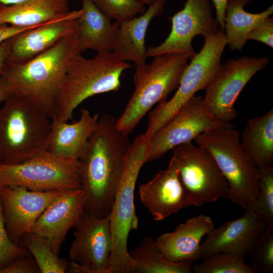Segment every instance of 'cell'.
Instances as JSON below:
<instances>
[{
	"label": "cell",
	"mask_w": 273,
	"mask_h": 273,
	"mask_svg": "<svg viewBox=\"0 0 273 273\" xmlns=\"http://www.w3.org/2000/svg\"><path fill=\"white\" fill-rule=\"evenodd\" d=\"M130 144L113 115L99 117L79 159L85 212L99 217L109 215Z\"/></svg>",
	"instance_id": "1"
},
{
	"label": "cell",
	"mask_w": 273,
	"mask_h": 273,
	"mask_svg": "<svg viewBox=\"0 0 273 273\" xmlns=\"http://www.w3.org/2000/svg\"><path fill=\"white\" fill-rule=\"evenodd\" d=\"M82 53L76 31L29 60L6 63L0 74L9 96L28 100L51 118L68 69Z\"/></svg>",
	"instance_id": "2"
},
{
	"label": "cell",
	"mask_w": 273,
	"mask_h": 273,
	"mask_svg": "<svg viewBox=\"0 0 273 273\" xmlns=\"http://www.w3.org/2000/svg\"><path fill=\"white\" fill-rule=\"evenodd\" d=\"M151 139V136L145 132L137 136L130 144L126 156L109 214L112 247L108 273L134 272L127 241L130 231L138 227L134 190L141 169L147 162Z\"/></svg>",
	"instance_id": "3"
},
{
	"label": "cell",
	"mask_w": 273,
	"mask_h": 273,
	"mask_svg": "<svg viewBox=\"0 0 273 273\" xmlns=\"http://www.w3.org/2000/svg\"><path fill=\"white\" fill-rule=\"evenodd\" d=\"M131 67L112 52L97 53L90 59L77 55L66 73L52 117L68 122L72 119L75 109L86 99L118 90L123 72Z\"/></svg>",
	"instance_id": "4"
},
{
	"label": "cell",
	"mask_w": 273,
	"mask_h": 273,
	"mask_svg": "<svg viewBox=\"0 0 273 273\" xmlns=\"http://www.w3.org/2000/svg\"><path fill=\"white\" fill-rule=\"evenodd\" d=\"M50 118L28 100L9 96L0 108V162L19 163L43 151Z\"/></svg>",
	"instance_id": "5"
},
{
	"label": "cell",
	"mask_w": 273,
	"mask_h": 273,
	"mask_svg": "<svg viewBox=\"0 0 273 273\" xmlns=\"http://www.w3.org/2000/svg\"><path fill=\"white\" fill-rule=\"evenodd\" d=\"M189 59L184 54H165L136 66L133 92L116 120L119 130L128 135L154 105L166 100L178 87Z\"/></svg>",
	"instance_id": "6"
},
{
	"label": "cell",
	"mask_w": 273,
	"mask_h": 273,
	"mask_svg": "<svg viewBox=\"0 0 273 273\" xmlns=\"http://www.w3.org/2000/svg\"><path fill=\"white\" fill-rule=\"evenodd\" d=\"M194 141L212 155L229 185L231 202L244 209L252 207L258 196L259 169L240 143V134L231 124L205 131Z\"/></svg>",
	"instance_id": "7"
},
{
	"label": "cell",
	"mask_w": 273,
	"mask_h": 273,
	"mask_svg": "<svg viewBox=\"0 0 273 273\" xmlns=\"http://www.w3.org/2000/svg\"><path fill=\"white\" fill-rule=\"evenodd\" d=\"M226 44L225 34L221 30L204 38L202 48L188 64L173 96L159 103L149 113L146 134L152 137L198 91L206 89L221 64V58Z\"/></svg>",
	"instance_id": "8"
},
{
	"label": "cell",
	"mask_w": 273,
	"mask_h": 273,
	"mask_svg": "<svg viewBox=\"0 0 273 273\" xmlns=\"http://www.w3.org/2000/svg\"><path fill=\"white\" fill-rule=\"evenodd\" d=\"M20 186L37 191L81 189L79 160L45 150L23 162H0V188Z\"/></svg>",
	"instance_id": "9"
},
{
	"label": "cell",
	"mask_w": 273,
	"mask_h": 273,
	"mask_svg": "<svg viewBox=\"0 0 273 273\" xmlns=\"http://www.w3.org/2000/svg\"><path fill=\"white\" fill-rule=\"evenodd\" d=\"M171 161L192 205L202 206L220 198H228L229 185L214 158L192 141L171 150Z\"/></svg>",
	"instance_id": "10"
},
{
	"label": "cell",
	"mask_w": 273,
	"mask_h": 273,
	"mask_svg": "<svg viewBox=\"0 0 273 273\" xmlns=\"http://www.w3.org/2000/svg\"><path fill=\"white\" fill-rule=\"evenodd\" d=\"M269 62L266 57H242L221 64L203 98L208 113L220 121L230 123L237 115L234 105L240 94L251 78Z\"/></svg>",
	"instance_id": "11"
},
{
	"label": "cell",
	"mask_w": 273,
	"mask_h": 273,
	"mask_svg": "<svg viewBox=\"0 0 273 273\" xmlns=\"http://www.w3.org/2000/svg\"><path fill=\"white\" fill-rule=\"evenodd\" d=\"M74 228L68 270L108 273L112 247L109 215L99 217L84 212Z\"/></svg>",
	"instance_id": "12"
},
{
	"label": "cell",
	"mask_w": 273,
	"mask_h": 273,
	"mask_svg": "<svg viewBox=\"0 0 273 273\" xmlns=\"http://www.w3.org/2000/svg\"><path fill=\"white\" fill-rule=\"evenodd\" d=\"M230 125L210 115L203 98L195 95L151 137L147 162L162 157L179 145L194 141L205 131Z\"/></svg>",
	"instance_id": "13"
},
{
	"label": "cell",
	"mask_w": 273,
	"mask_h": 273,
	"mask_svg": "<svg viewBox=\"0 0 273 273\" xmlns=\"http://www.w3.org/2000/svg\"><path fill=\"white\" fill-rule=\"evenodd\" d=\"M212 11L209 0H187L184 8L171 18L168 37L160 44L148 48L147 57L181 53L193 58L196 54L192 45L194 37L199 35L205 38L221 30Z\"/></svg>",
	"instance_id": "14"
},
{
	"label": "cell",
	"mask_w": 273,
	"mask_h": 273,
	"mask_svg": "<svg viewBox=\"0 0 273 273\" xmlns=\"http://www.w3.org/2000/svg\"><path fill=\"white\" fill-rule=\"evenodd\" d=\"M67 190L37 191L20 186L0 188V198L8 234L16 245L40 214L57 197Z\"/></svg>",
	"instance_id": "15"
},
{
	"label": "cell",
	"mask_w": 273,
	"mask_h": 273,
	"mask_svg": "<svg viewBox=\"0 0 273 273\" xmlns=\"http://www.w3.org/2000/svg\"><path fill=\"white\" fill-rule=\"evenodd\" d=\"M267 225L252 207L240 217L214 228L201 244V258L219 253L250 254Z\"/></svg>",
	"instance_id": "16"
},
{
	"label": "cell",
	"mask_w": 273,
	"mask_h": 273,
	"mask_svg": "<svg viewBox=\"0 0 273 273\" xmlns=\"http://www.w3.org/2000/svg\"><path fill=\"white\" fill-rule=\"evenodd\" d=\"M85 202L81 189L66 191L43 211L31 232L46 239L53 251L59 256L68 232L76 225L84 212Z\"/></svg>",
	"instance_id": "17"
},
{
	"label": "cell",
	"mask_w": 273,
	"mask_h": 273,
	"mask_svg": "<svg viewBox=\"0 0 273 273\" xmlns=\"http://www.w3.org/2000/svg\"><path fill=\"white\" fill-rule=\"evenodd\" d=\"M139 194L143 204L157 221L192 206L178 169L171 161L166 169L159 171L150 180L140 185Z\"/></svg>",
	"instance_id": "18"
},
{
	"label": "cell",
	"mask_w": 273,
	"mask_h": 273,
	"mask_svg": "<svg viewBox=\"0 0 273 273\" xmlns=\"http://www.w3.org/2000/svg\"><path fill=\"white\" fill-rule=\"evenodd\" d=\"M81 10L23 31L11 38L6 63H20L47 51L63 38L76 32Z\"/></svg>",
	"instance_id": "19"
},
{
	"label": "cell",
	"mask_w": 273,
	"mask_h": 273,
	"mask_svg": "<svg viewBox=\"0 0 273 273\" xmlns=\"http://www.w3.org/2000/svg\"><path fill=\"white\" fill-rule=\"evenodd\" d=\"M214 228L211 217L198 215L179 224L174 231L158 237L155 244L166 259L193 263L201 258V240Z\"/></svg>",
	"instance_id": "20"
},
{
	"label": "cell",
	"mask_w": 273,
	"mask_h": 273,
	"mask_svg": "<svg viewBox=\"0 0 273 273\" xmlns=\"http://www.w3.org/2000/svg\"><path fill=\"white\" fill-rule=\"evenodd\" d=\"M99 118L98 113L92 114L84 108L81 109L78 120L72 123L52 117L44 150L62 158L79 160L97 128Z\"/></svg>",
	"instance_id": "21"
},
{
	"label": "cell",
	"mask_w": 273,
	"mask_h": 273,
	"mask_svg": "<svg viewBox=\"0 0 273 273\" xmlns=\"http://www.w3.org/2000/svg\"><path fill=\"white\" fill-rule=\"evenodd\" d=\"M166 0H157L137 17L119 23L112 52L120 60L133 62L135 66L146 63V32L152 20L161 15Z\"/></svg>",
	"instance_id": "22"
},
{
	"label": "cell",
	"mask_w": 273,
	"mask_h": 273,
	"mask_svg": "<svg viewBox=\"0 0 273 273\" xmlns=\"http://www.w3.org/2000/svg\"><path fill=\"white\" fill-rule=\"evenodd\" d=\"M81 1L82 7L77 20V36L82 52L87 49L97 53L112 52L119 23L112 24L92 0Z\"/></svg>",
	"instance_id": "23"
},
{
	"label": "cell",
	"mask_w": 273,
	"mask_h": 273,
	"mask_svg": "<svg viewBox=\"0 0 273 273\" xmlns=\"http://www.w3.org/2000/svg\"><path fill=\"white\" fill-rule=\"evenodd\" d=\"M67 0H32L0 8V25L35 27L69 14Z\"/></svg>",
	"instance_id": "24"
},
{
	"label": "cell",
	"mask_w": 273,
	"mask_h": 273,
	"mask_svg": "<svg viewBox=\"0 0 273 273\" xmlns=\"http://www.w3.org/2000/svg\"><path fill=\"white\" fill-rule=\"evenodd\" d=\"M240 143L245 153L258 169L273 163V109L248 120Z\"/></svg>",
	"instance_id": "25"
},
{
	"label": "cell",
	"mask_w": 273,
	"mask_h": 273,
	"mask_svg": "<svg viewBox=\"0 0 273 273\" xmlns=\"http://www.w3.org/2000/svg\"><path fill=\"white\" fill-rule=\"evenodd\" d=\"M251 0H228L225 7L224 30L227 44L232 51H240L255 26L273 13L272 5L259 13L246 12L244 7Z\"/></svg>",
	"instance_id": "26"
},
{
	"label": "cell",
	"mask_w": 273,
	"mask_h": 273,
	"mask_svg": "<svg viewBox=\"0 0 273 273\" xmlns=\"http://www.w3.org/2000/svg\"><path fill=\"white\" fill-rule=\"evenodd\" d=\"M134 272L190 273L192 262H173L164 258L151 237L145 238L140 244L129 252Z\"/></svg>",
	"instance_id": "27"
},
{
	"label": "cell",
	"mask_w": 273,
	"mask_h": 273,
	"mask_svg": "<svg viewBox=\"0 0 273 273\" xmlns=\"http://www.w3.org/2000/svg\"><path fill=\"white\" fill-rule=\"evenodd\" d=\"M23 238L24 247L34 258L41 273H64L68 270L69 263L54 253L46 239L33 232Z\"/></svg>",
	"instance_id": "28"
},
{
	"label": "cell",
	"mask_w": 273,
	"mask_h": 273,
	"mask_svg": "<svg viewBox=\"0 0 273 273\" xmlns=\"http://www.w3.org/2000/svg\"><path fill=\"white\" fill-rule=\"evenodd\" d=\"M203 262L192 265L194 273H255L245 262V257L219 253L202 258Z\"/></svg>",
	"instance_id": "29"
},
{
	"label": "cell",
	"mask_w": 273,
	"mask_h": 273,
	"mask_svg": "<svg viewBox=\"0 0 273 273\" xmlns=\"http://www.w3.org/2000/svg\"><path fill=\"white\" fill-rule=\"evenodd\" d=\"M258 196L252 206L267 226H273V165L259 169Z\"/></svg>",
	"instance_id": "30"
},
{
	"label": "cell",
	"mask_w": 273,
	"mask_h": 273,
	"mask_svg": "<svg viewBox=\"0 0 273 273\" xmlns=\"http://www.w3.org/2000/svg\"><path fill=\"white\" fill-rule=\"evenodd\" d=\"M250 254L255 273L273 272V226L265 229Z\"/></svg>",
	"instance_id": "31"
},
{
	"label": "cell",
	"mask_w": 273,
	"mask_h": 273,
	"mask_svg": "<svg viewBox=\"0 0 273 273\" xmlns=\"http://www.w3.org/2000/svg\"><path fill=\"white\" fill-rule=\"evenodd\" d=\"M110 19L118 23L132 18L146 11L145 5L137 0H92Z\"/></svg>",
	"instance_id": "32"
},
{
	"label": "cell",
	"mask_w": 273,
	"mask_h": 273,
	"mask_svg": "<svg viewBox=\"0 0 273 273\" xmlns=\"http://www.w3.org/2000/svg\"><path fill=\"white\" fill-rule=\"evenodd\" d=\"M29 254L26 248L15 244L11 240L6 228L0 198V269Z\"/></svg>",
	"instance_id": "33"
},
{
	"label": "cell",
	"mask_w": 273,
	"mask_h": 273,
	"mask_svg": "<svg viewBox=\"0 0 273 273\" xmlns=\"http://www.w3.org/2000/svg\"><path fill=\"white\" fill-rule=\"evenodd\" d=\"M248 39L261 42L272 48V18L269 16L259 22L250 33Z\"/></svg>",
	"instance_id": "34"
},
{
	"label": "cell",
	"mask_w": 273,
	"mask_h": 273,
	"mask_svg": "<svg viewBox=\"0 0 273 273\" xmlns=\"http://www.w3.org/2000/svg\"><path fill=\"white\" fill-rule=\"evenodd\" d=\"M29 255L17 259L0 269V273H40L34 258Z\"/></svg>",
	"instance_id": "35"
},
{
	"label": "cell",
	"mask_w": 273,
	"mask_h": 273,
	"mask_svg": "<svg viewBox=\"0 0 273 273\" xmlns=\"http://www.w3.org/2000/svg\"><path fill=\"white\" fill-rule=\"evenodd\" d=\"M35 27H20L8 24L0 25V44L23 31Z\"/></svg>",
	"instance_id": "36"
},
{
	"label": "cell",
	"mask_w": 273,
	"mask_h": 273,
	"mask_svg": "<svg viewBox=\"0 0 273 273\" xmlns=\"http://www.w3.org/2000/svg\"><path fill=\"white\" fill-rule=\"evenodd\" d=\"M215 8L216 20L220 29L224 31L225 7L228 0H212Z\"/></svg>",
	"instance_id": "37"
},
{
	"label": "cell",
	"mask_w": 273,
	"mask_h": 273,
	"mask_svg": "<svg viewBox=\"0 0 273 273\" xmlns=\"http://www.w3.org/2000/svg\"><path fill=\"white\" fill-rule=\"evenodd\" d=\"M11 38L0 44V72L6 64L9 53Z\"/></svg>",
	"instance_id": "38"
},
{
	"label": "cell",
	"mask_w": 273,
	"mask_h": 273,
	"mask_svg": "<svg viewBox=\"0 0 273 273\" xmlns=\"http://www.w3.org/2000/svg\"><path fill=\"white\" fill-rule=\"evenodd\" d=\"M32 0H0V8L20 5Z\"/></svg>",
	"instance_id": "39"
},
{
	"label": "cell",
	"mask_w": 273,
	"mask_h": 273,
	"mask_svg": "<svg viewBox=\"0 0 273 273\" xmlns=\"http://www.w3.org/2000/svg\"><path fill=\"white\" fill-rule=\"evenodd\" d=\"M9 96L4 80L0 74V104L3 103Z\"/></svg>",
	"instance_id": "40"
},
{
	"label": "cell",
	"mask_w": 273,
	"mask_h": 273,
	"mask_svg": "<svg viewBox=\"0 0 273 273\" xmlns=\"http://www.w3.org/2000/svg\"><path fill=\"white\" fill-rule=\"evenodd\" d=\"M144 5H148L149 6L152 5L157 0H137Z\"/></svg>",
	"instance_id": "41"
}]
</instances>
